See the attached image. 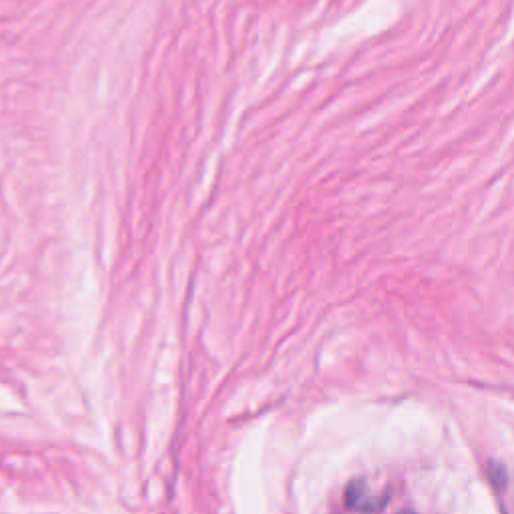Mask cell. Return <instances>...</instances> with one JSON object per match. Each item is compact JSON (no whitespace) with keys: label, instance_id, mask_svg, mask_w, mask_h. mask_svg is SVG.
Returning a JSON list of instances; mask_svg holds the SVG:
<instances>
[{"label":"cell","instance_id":"6da1fadb","mask_svg":"<svg viewBox=\"0 0 514 514\" xmlns=\"http://www.w3.org/2000/svg\"><path fill=\"white\" fill-rule=\"evenodd\" d=\"M346 502L356 512H376L382 508V500L374 498L372 492L362 482H354L346 492Z\"/></svg>","mask_w":514,"mask_h":514},{"label":"cell","instance_id":"7a4b0ae2","mask_svg":"<svg viewBox=\"0 0 514 514\" xmlns=\"http://www.w3.org/2000/svg\"><path fill=\"white\" fill-rule=\"evenodd\" d=\"M398 514H416V512H412V510H402V512H398Z\"/></svg>","mask_w":514,"mask_h":514}]
</instances>
